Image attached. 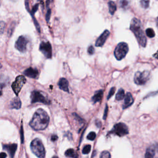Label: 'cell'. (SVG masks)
Wrapping results in <instances>:
<instances>
[{
	"instance_id": "1",
	"label": "cell",
	"mask_w": 158,
	"mask_h": 158,
	"mask_svg": "<svg viewBox=\"0 0 158 158\" xmlns=\"http://www.w3.org/2000/svg\"><path fill=\"white\" fill-rule=\"evenodd\" d=\"M49 122V117L47 112L42 109L36 111L30 122V126L35 130H45Z\"/></svg>"
},
{
	"instance_id": "2",
	"label": "cell",
	"mask_w": 158,
	"mask_h": 158,
	"mask_svg": "<svg viewBox=\"0 0 158 158\" xmlns=\"http://www.w3.org/2000/svg\"><path fill=\"white\" fill-rule=\"evenodd\" d=\"M130 28L135 35L140 45L142 47H145L147 43V40L144 32L143 30L141 21L138 19L133 18L131 21Z\"/></svg>"
},
{
	"instance_id": "3",
	"label": "cell",
	"mask_w": 158,
	"mask_h": 158,
	"mask_svg": "<svg viewBox=\"0 0 158 158\" xmlns=\"http://www.w3.org/2000/svg\"><path fill=\"white\" fill-rule=\"evenodd\" d=\"M30 148L32 151L35 155L38 157L42 158L45 156V149L43 145L42 141L39 138L34 139L30 144Z\"/></svg>"
},
{
	"instance_id": "4",
	"label": "cell",
	"mask_w": 158,
	"mask_h": 158,
	"mask_svg": "<svg viewBox=\"0 0 158 158\" xmlns=\"http://www.w3.org/2000/svg\"><path fill=\"white\" fill-rule=\"evenodd\" d=\"M128 52V46L124 42H121L117 45L116 49L114 50V56L116 58L120 61L125 57L127 53Z\"/></svg>"
},
{
	"instance_id": "5",
	"label": "cell",
	"mask_w": 158,
	"mask_h": 158,
	"mask_svg": "<svg viewBox=\"0 0 158 158\" xmlns=\"http://www.w3.org/2000/svg\"><path fill=\"white\" fill-rule=\"evenodd\" d=\"M128 128L124 123H118L114 125L112 130L108 132V135L114 134L119 136H124L128 134Z\"/></svg>"
},
{
	"instance_id": "6",
	"label": "cell",
	"mask_w": 158,
	"mask_h": 158,
	"mask_svg": "<svg viewBox=\"0 0 158 158\" xmlns=\"http://www.w3.org/2000/svg\"><path fill=\"white\" fill-rule=\"evenodd\" d=\"M31 103H41L45 104H50L51 101L41 91H33L31 93Z\"/></svg>"
},
{
	"instance_id": "7",
	"label": "cell",
	"mask_w": 158,
	"mask_h": 158,
	"mask_svg": "<svg viewBox=\"0 0 158 158\" xmlns=\"http://www.w3.org/2000/svg\"><path fill=\"white\" fill-rule=\"evenodd\" d=\"M150 76V72L148 70H145L143 72L138 71L135 74L134 82L138 85H144L148 81Z\"/></svg>"
},
{
	"instance_id": "8",
	"label": "cell",
	"mask_w": 158,
	"mask_h": 158,
	"mask_svg": "<svg viewBox=\"0 0 158 158\" xmlns=\"http://www.w3.org/2000/svg\"><path fill=\"white\" fill-rule=\"evenodd\" d=\"M25 83H26V78H25L24 76L19 75L18 77H16V80L12 83L11 85V87L16 95H18L19 92L20 91L21 89H22V88L23 87V86Z\"/></svg>"
},
{
	"instance_id": "9",
	"label": "cell",
	"mask_w": 158,
	"mask_h": 158,
	"mask_svg": "<svg viewBox=\"0 0 158 158\" xmlns=\"http://www.w3.org/2000/svg\"><path fill=\"white\" fill-rule=\"evenodd\" d=\"M40 51L48 59L52 57V48L49 41H42L40 45Z\"/></svg>"
},
{
	"instance_id": "10",
	"label": "cell",
	"mask_w": 158,
	"mask_h": 158,
	"mask_svg": "<svg viewBox=\"0 0 158 158\" xmlns=\"http://www.w3.org/2000/svg\"><path fill=\"white\" fill-rule=\"evenodd\" d=\"M28 44V40L24 36H20L16 42V48L21 53H25L27 51V46Z\"/></svg>"
},
{
	"instance_id": "11",
	"label": "cell",
	"mask_w": 158,
	"mask_h": 158,
	"mask_svg": "<svg viewBox=\"0 0 158 158\" xmlns=\"http://www.w3.org/2000/svg\"><path fill=\"white\" fill-rule=\"evenodd\" d=\"M110 35V32L109 30H106L104 31V32L99 36L97 40L96 41L95 43V46L97 47H101L104 45L105 43V42L107 38L109 37V36Z\"/></svg>"
},
{
	"instance_id": "12",
	"label": "cell",
	"mask_w": 158,
	"mask_h": 158,
	"mask_svg": "<svg viewBox=\"0 0 158 158\" xmlns=\"http://www.w3.org/2000/svg\"><path fill=\"white\" fill-rule=\"evenodd\" d=\"M24 74L28 77L32 78H37L39 75V72L37 69L30 67L24 71Z\"/></svg>"
},
{
	"instance_id": "13",
	"label": "cell",
	"mask_w": 158,
	"mask_h": 158,
	"mask_svg": "<svg viewBox=\"0 0 158 158\" xmlns=\"http://www.w3.org/2000/svg\"><path fill=\"white\" fill-rule=\"evenodd\" d=\"M3 149L6 150L9 154L11 157H13L15 154L17 150V145L16 144H10V145H3Z\"/></svg>"
},
{
	"instance_id": "14",
	"label": "cell",
	"mask_w": 158,
	"mask_h": 158,
	"mask_svg": "<svg viewBox=\"0 0 158 158\" xmlns=\"http://www.w3.org/2000/svg\"><path fill=\"white\" fill-rule=\"evenodd\" d=\"M134 102V99L130 93H127L124 97V104L123 105V109H127L130 107Z\"/></svg>"
},
{
	"instance_id": "15",
	"label": "cell",
	"mask_w": 158,
	"mask_h": 158,
	"mask_svg": "<svg viewBox=\"0 0 158 158\" xmlns=\"http://www.w3.org/2000/svg\"><path fill=\"white\" fill-rule=\"evenodd\" d=\"M158 145H152L147 148L145 157L146 158H152L155 156L156 151L158 150Z\"/></svg>"
},
{
	"instance_id": "16",
	"label": "cell",
	"mask_w": 158,
	"mask_h": 158,
	"mask_svg": "<svg viewBox=\"0 0 158 158\" xmlns=\"http://www.w3.org/2000/svg\"><path fill=\"white\" fill-rule=\"evenodd\" d=\"M58 86L61 90L69 92V82L65 78H60V80H59L58 82Z\"/></svg>"
},
{
	"instance_id": "17",
	"label": "cell",
	"mask_w": 158,
	"mask_h": 158,
	"mask_svg": "<svg viewBox=\"0 0 158 158\" xmlns=\"http://www.w3.org/2000/svg\"><path fill=\"white\" fill-rule=\"evenodd\" d=\"M21 101L20 99L18 97H15L12 99V101L10 103V107L11 109H19L21 107Z\"/></svg>"
},
{
	"instance_id": "18",
	"label": "cell",
	"mask_w": 158,
	"mask_h": 158,
	"mask_svg": "<svg viewBox=\"0 0 158 158\" xmlns=\"http://www.w3.org/2000/svg\"><path fill=\"white\" fill-rule=\"evenodd\" d=\"M103 91L101 90H100L97 91L95 93V94L94 95V96L92 97L91 100L93 103H96L97 102L101 101V100L103 98Z\"/></svg>"
},
{
	"instance_id": "19",
	"label": "cell",
	"mask_w": 158,
	"mask_h": 158,
	"mask_svg": "<svg viewBox=\"0 0 158 158\" xmlns=\"http://www.w3.org/2000/svg\"><path fill=\"white\" fill-rule=\"evenodd\" d=\"M108 6H109V12L111 14V15H114L115 12L117 10V6L116 3L114 1H110L108 3Z\"/></svg>"
},
{
	"instance_id": "20",
	"label": "cell",
	"mask_w": 158,
	"mask_h": 158,
	"mask_svg": "<svg viewBox=\"0 0 158 158\" xmlns=\"http://www.w3.org/2000/svg\"><path fill=\"white\" fill-rule=\"evenodd\" d=\"M125 91L124 90V89L122 88H120V90H119L118 92L117 93L116 96V99L118 101H120V100H122L124 97H125Z\"/></svg>"
},
{
	"instance_id": "21",
	"label": "cell",
	"mask_w": 158,
	"mask_h": 158,
	"mask_svg": "<svg viewBox=\"0 0 158 158\" xmlns=\"http://www.w3.org/2000/svg\"><path fill=\"white\" fill-rule=\"evenodd\" d=\"M65 156L68 157H77V154L75 153V151L73 149H69L65 152Z\"/></svg>"
},
{
	"instance_id": "22",
	"label": "cell",
	"mask_w": 158,
	"mask_h": 158,
	"mask_svg": "<svg viewBox=\"0 0 158 158\" xmlns=\"http://www.w3.org/2000/svg\"><path fill=\"white\" fill-rule=\"evenodd\" d=\"M130 0H119V5L122 8H127L130 4Z\"/></svg>"
},
{
	"instance_id": "23",
	"label": "cell",
	"mask_w": 158,
	"mask_h": 158,
	"mask_svg": "<svg viewBox=\"0 0 158 158\" xmlns=\"http://www.w3.org/2000/svg\"><path fill=\"white\" fill-rule=\"evenodd\" d=\"M8 82V78L3 75H0V85L1 87H4L6 85V83Z\"/></svg>"
},
{
	"instance_id": "24",
	"label": "cell",
	"mask_w": 158,
	"mask_h": 158,
	"mask_svg": "<svg viewBox=\"0 0 158 158\" xmlns=\"http://www.w3.org/2000/svg\"><path fill=\"white\" fill-rule=\"evenodd\" d=\"M146 35L149 38H153L155 36V32L152 28H149L146 30Z\"/></svg>"
},
{
	"instance_id": "25",
	"label": "cell",
	"mask_w": 158,
	"mask_h": 158,
	"mask_svg": "<svg viewBox=\"0 0 158 158\" xmlns=\"http://www.w3.org/2000/svg\"><path fill=\"white\" fill-rule=\"evenodd\" d=\"M91 148V146L90 145H87L83 147V149H82V153L83 154H88L90 152Z\"/></svg>"
},
{
	"instance_id": "26",
	"label": "cell",
	"mask_w": 158,
	"mask_h": 158,
	"mask_svg": "<svg viewBox=\"0 0 158 158\" xmlns=\"http://www.w3.org/2000/svg\"><path fill=\"white\" fill-rule=\"evenodd\" d=\"M140 4L141 6H142V8L147 9L149 5V0H141Z\"/></svg>"
},
{
	"instance_id": "27",
	"label": "cell",
	"mask_w": 158,
	"mask_h": 158,
	"mask_svg": "<svg viewBox=\"0 0 158 158\" xmlns=\"http://www.w3.org/2000/svg\"><path fill=\"white\" fill-rule=\"evenodd\" d=\"M111 157V154L107 151H104L100 155V157L101 158H110Z\"/></svg>"
},
{
	"instance_id": "28",
	"label": "cell",
	"mask_w": 158,
	"mask_h": 158,
	"mask_svg": "<svg viewBox=\"0 0 158 158\" xmlns=\"http://www.w3.org/2000/svg\"><path fill=\"white\" fill-rule=\"evenodd\" d=\"M96 136V133L94 132H91L87 135V139L89 140L93 141V140H94L95 139Z\"/></svg>"
},
{
	"instance_id": "29",
	"label": "cell",
	"mask_w": 158,
	"mask_h": 158,
	"mask_svg": "<svg viewBox=\"0 0 158 158\" xmlns=\"http://www.w3.org/2000/svg\"><path fill=\"white\" fill-rule=\"evenodd\" d=\"M6 27V24L3 21H0V35L3 33Z\"/></svg>"
},
{
	"instance_id": "30",
	"label": "cell",
	"mask_w": 158,
	"mask_h": 158,
	"mask_svg": "<svg viewBox=\"0 0 158 158\" xmlns=\"http://www.w3.org/2000/svg\"><path fill=\"white\" fill-rule=\"evenodd\" d=\"M51 9L48 8L46 14V20L47 22H49L50 17H51Z\"/></svg>"
},
{
	"instance_id": "31",
	"label": "cell",
	"mask_w": 158,
	"mask_h": 158,
	"mask_svg": "<svg viewBox=\"0 0 158 158\" xmlns=\"http://www.w3.org/2000/svg\"><path fill=\"white\" fill-rule=\"evenodd\" d=\"M73 115H74V117H75V119L77 120L79 124H83V123L84 122V120H83L80 116H78L77 114L74 113Z\"/></svg>"
},
{
	"instance_id": "32",
	"label": "cell",
	"mask_w": 158,
	"mask_h": 158,
	"mask_svg": "<svg viewBox=\"0 0 158 158\" xmlns=\"http://www.w3.org/2000/svg\"><path fill=\"white\" fill-rule=\"evenodd\" d=\"M115 91H116V88H115V87L111 88V89L110 90V91L109 92L108 96H107V99H109L113 96V95L114 94V93H115Z\"/></svg>"
},
{
	"instance_id": "33",
	"label": "cell",
	"mask_w": 158,
	"mask_h": 158,
	"mask_svg": "<svg viewBox=\"0 0 158 158\" xmlns=\"http://www.w3.org/2000/svg\"><path fill=\"white\" fill-rule=\"evenodd\" d=\"M95 53V48L93 46H90L88 48V53L90 55H92Z\"/></svg>"
},
{
	"instance_id": "34",
	"label": "cell",
	"mask_w": 158,
	"mask_h": 158,
	"mask_svg": "<svg viewBox=\"0 0 158 158\" xmlns=\"http://www.w3.org/2000/svg\"><path fill=\"white\" fill-rule=\"evenodd\" d=\"M107 112H108V106L107 104L106 105L105 107V109H104V115H103V119L106 120L107 116Z\"/></svg>"
},
{
	"instance_id": "35",
	"label": "cell",
	"mask_w": 158,
	"mask_h": 158,
	"mask_svg": "<svg viewBox=\"0 0 158 158\" xmlns=\"http://www.w3.org/2000/svg\"><path fill=\"white\" fill-rule=\"evenodd\" d=\"M20 133H21V142H22V143H24V133H23V127H22V125H21Z\"/></svg>"
},
{
	"instance_id": "36",
	"label": "cell",
	"mask_w": 158,
	"mask_h": 158,
	"mask_svg": "<svg viewBox=\"0 0 158 158\" xmlns=\"http://www.w3.org/2000/svg\"><path fill=\"white\" fill-rule=\"evenodd\" d=\"M65 136H67V138H68L69 140L72 139V134H71L69 132H67L65 134Z\"/></svg>"
},
{
	"instance_id": "37",
	"label": "cell",
	"mask_w": 158,
	"mask_h": 158,
	"mask_svg": "<svg viewBox=\"0 0 158 158\" xmlns=\"http://www.w3.org/2000/svg\"><path fill=\"white\" fill-rule=\"evenodd\" d=\"M96 125L98 128H99L101 126V122H100L99 120H96Z\"/></svg>"
},
{
	"instance_id": "38",
	"label": "cell",
	"mask_w": 158,
	"mask_h": 158,
	"mask_svg": "<svg viewBox=\"0 0 158 158\" xmlns=\"http://www.w3.org/2000/svg\"><path fill=\"white\" fill-rule=\"evenodd\" d=\"M57 140V135H53V136H51V141H56Z\"/></svg>"
},
{
	"instance_id": "39",
	"label": "cell",
	"mask_w": 158,
	"mask_h": 158,
	"mask_svg": "<svg viewBox=\"0 0 158 158\" xmlns=\"http://www.w3.org/2000/svg\"><path fill=\"white\" fill-rule=\"evenodd\" d=\"M7 154L4 153H0V158H5L6 157Z\"/></svg>"
},
{
	"instance_id": "40",
	"label": "cell",
	"mask_w": 158,
	"mask_h": 158,
	"mask_svg": "<svg viewBox=\"0 0 158 158\" xmlns=\"http://www.w3.org/2000/svg\"><path fill=\"white\" fill-rule=\"evenodd\" d=\"M53 0H46V7L48 8H49V6L50 4V3H51L52 2Z\"/></svg>"
},
{
	"instance_id": "41",
	"label": "cell",
	"mask_w": 158,
	"mask_h": 158,
	"mask_svg": "<svg viewBox=\"0 0 158 158\" xmlns=\"http://www.w3.org/2000/svg\"><path fill=\"white\" fill-rule=\"evenodd\" d=\"M153 57H155V58H156V59H158V51L156 52V53H155V54L153 55Z\"/></svg>"
},
{
	"instance_id": "42",
	"label": "cell",
	"mask_w": 158,
	"mask_h": 158,
	"mask_svg": "<svg viewBox=\"0 0 158 158\" xmlns=\"http://www.w3.org/2000/svg\"><path fill=\"white\" fill-rule=\"evenodd\" d=\"M156 25H157V28H158V17H157V19H156Z\"/></svg>"
},
{
	"instance_id": "43",
	"label": "cell",
	"mask_w": 158,
	"mask_h": 158,
	"mask_svg": "<svg viewBox=\"0 0 158 158\" xmlns=\"http://www.w3.org/2000/svg\"><path fill=\"white\" fill-rule=\"evenodd\" d=\"M2 95V92H1V91H0V96H1Z\"/></svg>"
}]
</instances>
